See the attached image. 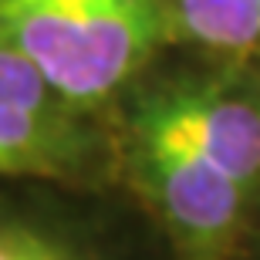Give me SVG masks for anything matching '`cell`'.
<instances>
[{
  "instance_id": "cell-2",
  "label": "cell",
  "mask_w": 260,
  "mask_h": 260,
  "mask_svg": "<svg viewBox=\"0 0 260 260\" xmlns=\"http://www.w3.org/2000/svg\"><path fill=\"white\" fill-rule=\"evenodd\" d=\"M139 166L166 220L196 247L226 240L240 216L243 189L206 162L193 145L139 118Z\"/></svg>"
},
{
  "instance_id": "cell-3",
  "label": "cell",
  "mask_w": 260,
  "mask_h": 260,
  "mask_svg": "<svg viewBox=\"0 0 260 260\" xmlns=\"http://www.w3.org/2000/svg\"><path fill=\"white\" fill-rule=\"evenodd\" d=\"M142 122L193 145L243 189L260 179V105L250 98L216 88H176L145 108Z\"/></svg>"
},
{
  "instance_id": "cell-7",
  "label": "cell",
  "mask_w": 260,
  "mask_h": 260,
  "mask_svg": "<svg viewBox=\"0 0 260 260\" xmlns=\"http://www.w3.org/2000/svg\"><path fill=\"white\" fill-rule=\"evenodd\" d=\"M0 173H4V166H0Z\"/></svg>"
},
{
  "instance_id": "cell-1",
  "label": "cell",
  "mask_w": 260,
  "mask_h": 260,
  "mask_svg": "<svg viewBox=\"0 0 260 260\" xmlns=\"http://www.w3.org/2000/svg\"><path fill=\"white\" fill-rule=\"evenodd\" d=\"M166 30V0H0V38L81 105L125 85Z\"/></svg>"
},
{
  "instance_id": "cell-6",
  "label": "cell",
  "mask_w": 260,
  "mask_h": 260,
  "mask_svg": "<svg viewBox=\"0 0 260 260\" xmlns=\"http://www.w3.org/2000/svg\"><path fill=\"white\" fill-rule=\"evenodd\" d=\"M0 260H68L51 243L30 237V233L0 230Z\"/></svg>"
},
{
  "instance_id": "cell-5",
  "label": "cell",
  "mask_w": 260,
  "mask_h": 260,
  "mask_svg": "<svg viewBox=\"0 0 260 260\" xmlns=\"http://www.w3.org/2000/svg\"><path fill=\"white\" fill-rule=\"evenodd\" d=\"M0 108L27 112V115H41V118H58L51 85L41 78L38 68L4 38H0Z\"/></svg>"
},
{
  "instance_id": "cell-4",
  "label": "cell",
  "mask_w": 260,
  "mask_h": 260,
  "mask_svg": "<svg viewBox=\"0 0 260 260\" xmlns=\"http://www.w3.org/2000/svg\"><path fill=\"white\" fill-rule=\"evenodd\" d=\"M169 27L213 51L260 44V0H166Z\"/></svg>"
}]
</instances>
